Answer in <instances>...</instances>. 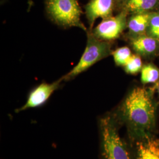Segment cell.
Listing matches in <instances>:
<instances>
[{"instance_id": "6da1fadb", "label": "cell", "mask_w": 159, "mask_h": 159, "mask_svg": "<svg viewBox=\"0 0 159 159\" xmlns=\"http://www.w3.org/2000/svg\"><path fill=\"white\" fill-rule=\"evenodd\" d=\"M156 109L150 93L136 87L126 97L119 110V117L131 135L139 139L151 135L155 126Z\"/></svg>"}, {"instance_id": "7a4b0ae2", "label": "cell", "mask_w": 159, "mask_h": 159, "mask_svg": "<svg viewBox=\"0 0 159 159\" xmlns=\"http://www.w3.org/2000/svg\"><path fill=\"white\" fill-rule=\"evenodd\" d=\"M99 127L102 159H131L127 144L120 136L113 117H102Z\"/></svg>"}, {"instance_id": "3957f363", "label": "cell", "mask_w": 159, "mask_h": 159, "mask_svg": "<svg viewBox=\"0 0 159 159\" xmlns=\"http://www.w3.org/2000/svg\"><path fill=\"white\" fill-rule=\"evenodd\" d=\"M46 9L51 19L64 27H77L85 31L81 23V10L77 0H46Z\"/></svg>"}, {"instance_id": "277c9868", "label": "cell", "mask_w": 159, "mask_h": 159, "mask_svg": "<svg viewBox=\"0 0 159 159\" xmlns=\"http://www.w3.org/2000/svg\"><path fill=\"white\" fill-rule=\"evenodd\" d=\"M111 53V45L107 41L97 39L91 31H87V43L79 62L69 73L63 77V80L73 79Z\"/></svg>"}, {"instance_id": "5b68a950", "label": "cell", "mask_w": 159, "mask_h": 159, "mask_svg": "<svg viewBox=\"0 0 159 159\" xmlns=\"http://www.w3.org/2000/svg\"><path fill=\"white\" fill-rule=\"evenodd\" d=\"M127 26V12L124 11L115 17L103 19L91 33L98 39L110 41L117 39Z\"/></svg>"}, {"instance_id": "8992f818", "label": "cell", "mask_w": 159, "mask_h": 159, "mask_svg": "<svg viewBox=\"0 0 159 159\" xmlns=\"http://www.w3.org/2000/svg\"><path fill=\"white\" fill-rule=\"evenodd\" d=\"M63 80V78H61L51 84L44 83L37 86L30 93L25 104L17 110L16 111L20 112L29 108L38 107L42 106L47 101L51 94L58 89Z\"/></svg>"}, {"instance_id": "52a82bcc", "label": "cell", "mask_w": 159, "mask_h": 159, "mask_svg": "<svg viewBox=\"0 0 159 159\" xmlns=\"http://www.w3.org/2000/svg\"><path fill=\"white\" fill-rule=\"evenodd\" d=\"M114 8V0H91L85 6V14L92 29L96 19L111 17Z\"/></svg>"}, {"instance_id": "ba28073f", "label": "cell", "mask_w": 159, "mask_h": 159, "mask_svg": "<svg viewBox=\"0 0 159 159\" xmlns=\"http://www.w3.org/2000/svg\"><path fill=\"white\" fill-rule=\"evenodd\" d=\"M137 159H159V139L148 135L136 142Z\"/></svg>"}, {"instance_id": "9c48e42d", "label": "cell", "mask_w": 159, "mask_h": 159, "mask_svg": "<svg viewBox=\"0 0 159 159\" xmlns=\"http://www.w3.org/2000/svg\"><path fill=\"white\" fill-rule=\"evenodd\" d=\"M159 43L158 41L147 34L133 37L131 43L134 50L143 56H149L154 54L157 50Z\"/></svg>"}, {"instance_id": "30bf717a", "label": "cell", "mask_w": 159, "mask_h": 159, "mask_svg": "<svg viewBox=\"0 0 159 159\" xmlns=\"http://www.w3.org/2000/svg\"><path fill=\"white\" fill-rule=\"evenodd\" d=\"M150 12L135 14L127 21V27L133 37L146 34Z\"/></svg>"}, {"instance_id": "8fae6325", "label": "cell", "mask_w": 159, "mask_h": 159, "mask_svg": "<svg viewBox=\"0 0 159 159\" xmlns=\"http://www.w3.org/2000/svg\"><path fill=\"white\" fill-rule=\"evenodd\" d=\"M159 0H126L123 3L125 11L133 14L148 12L153 9Z\"/></svg>"}, {"instance_id": "7c38bea8", "label": "cell", "mask_w": 159, "mask_h": 159, "mask_svg": "<svg viewBox=\"0 0 159 159\" xmlns=\"http://www.w3.org/2000/svg\"><path fill=\"white\" fill-rule=\"evenodd\" d=\"M159 79V70L152 64L143 66L141 70V81L143 84L156 83Z\"/></svg>"}, {"instance_id": "4fadbf2b", "label": "cell", "mask_w": 159, "mask_h": 159, "mask_svg": "<svg viewBox=\"0 0 159 159\" xmlns=\"http://www.w3.org/2000/svg\"><path fill=\"white\" fill-rule=\"evenodd\" d=\"M114 60L118 66H125V64L131 57L130 49L127 47H123L117 48L112 52Z\"/></svg>"}, {"instance_id": "5bb4252c", "label": "cell", "mask_w": 159, "mask_h": 159, "mask_svg": "<svg viewBox=\"0 0 159 159\" xmlns=\"http://www.w3.org/2000/svg\"><path fill=\"white\" fill-rule=\"evenodd\" d=\"M146 34L159 42V12H150Z\"/></svg>"}, {"instance_id": "9a60e30c", "label": "cell", "mask_w": 159, "mask_h": 159, "mask_svg": "<svg viewBox=\"0 0 159 159\" xmlns=\"http://www.w3.org/2000/svg\"><path fill=\"white\" fill-rule=\"evenodd\" d=\"M124 67L126 73L131 74H136L141 71L142 69V59L139 55L132 54Z\"/></svg>"}, {"instance_id": "2e32d148", "label": "cell", "mask_w": 159, "mask_h": 159, "mask_svg": "<svg viewBox=\"0 0 159 159\" xmlns=\"http://www.w3.org/2000/svg\"><path fill=\"white\" fill-rule=\"evenodd\" d=\"M116 1L117 2H123V3H124L126 0H116Z\"/></svg>"}, {"instance_id": "e0dca14e", "label": "cell", "mask_w": 159, "mask_h": 159, "mask_svg": "<svg viewBox=\"0 0 159 159\" xmlns=\"http://www.w3.org/2000/svg\"><path fill=\"white\" fill-rule=\"evenodd\" d=\"M157 89H158V92H159V85H158V88H157Z\"/></svg>"}]
</instances>
